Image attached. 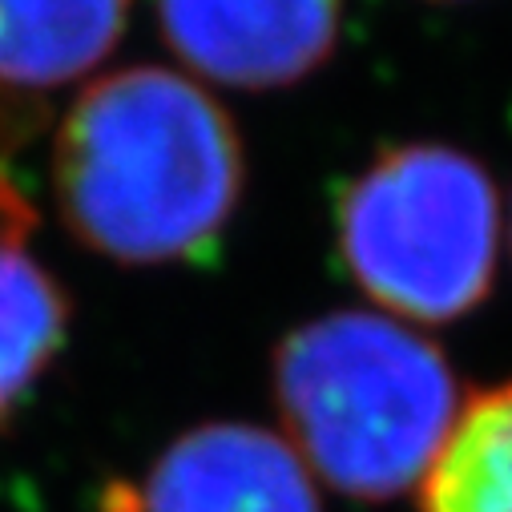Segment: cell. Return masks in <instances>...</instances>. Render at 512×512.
<instances>
[{
  "instance_id": "6da1fadb",
  "label": "cell",
  "mask_w": 512,
  "mask_h": 512,
  "mask_svg": "<svg viewBox=\"0 0 512 512\" xmlns=\"http://www.w3.org/2000/svg\"><path fill=\"white\" fill-rule=\"evenodd\" d=\"M65 226L125 267L186 263L226 230L242 194V146L222 105L170 69L93 81L57 134Z\"/></svg>"
},
{
  "instance_id": "7a4b0ae2",
  "label": "cell",
  "mask_w": 512,
  "mask_h": 512,
  "mask_svg": "<svg viewBox=\"0 0 512 512\" xmlns=\"http://www.w3.org/2000/svg\"><path fill=\"white\" fill-rule=\"evenodd\" d=\"M275 400L311 476L351 500L416 492L464 412L444 351L375 311L295 327L275 351Z\"/></svg>"
},
{
  "instance_id": "3957f363",
  "label": "cell",
  "mask_w": 512,
  "mask_h": 512,
  "mask_svg": "<svg viewBox=\"0 0 512 512\" xmlns=\"http://www.w3.org/2000/svg\"><path fill=\"white\" fill-rule=\"evenodd\" d=\"M335 230L355 287L400 319L452 323L492 291L500 198L484 166L452 146L375 158L343 194Z\"/></svg>"
},
{
  "instance_id": "277c9868",
  "label": "cell",
  "mask_w": 512,
  "mask_h": 512,
  "mask_svg": "<svg viewBox=\"0 0 512 512\" xmlns=\"http://www.w3.org/2000/svg\"><path fill=\"white\" fill-rule=\"evenodd\" d=\"M109 512H319V488L287 436L259 424H202L178 436Z\"/></svg>"
},
{
  "instance_id": "5b68a950",
  "label": "cell",
  "mask_w": 512,
  "mask_h": 512,
  "mask_svg": "<svg viewBox=\"0 0 512 512\" xmlns=\"http://www.w3.org/2000/svg\"><path fill=\"white\" fill-rule=\"evenodd\" d=\"M174 53L202 77L271 89L307 77L335 45L339 0H158Z\"/></svg>"
},
{
  "instance_id": "8992f818",
  "label": "cell",
  "mask_w": 512,
  "mask_h": 512,
  "mask_svg": "<svg viewBox=\"0 0 512 512\" xmlns=\"http://www.w3.org/2000/svg\"><path fill=\"white\" fill-rule=\"evenodd\" d=\"M130 0H0V81L49 89L89 73L117 41Z\"/></svg>"
},
{
  "instance_id": "52a82bcc",
  "label": "cell",
  "mask_w": 512,
  "mask_h": 512,
  "mask_svg": "<svg viewBox=\"0 0 512 512\" xmlns=\"http://www.w3.org/2000/svg\"><path fill=\"white\" fill-rule=\"evenodd\" d=\"M69 335V299L57 279L0 226V424L45 375Z\"/></svg>"
},
{
  "instance_id": "ba28073f",
  "label": "cell",
  "mask_w": 512,
  "mask_h": 512,
  "mask_svg": "<svg viewBox=\"0 0 512 512\" xmlns=\"http://www.w3.org/2000/svg\"><path fill=\"white\" fill-rule=\"evenodd\" d=\"M424 512H512V383L464 400L420 484Z\"/></svg>"
}]
</instances>
